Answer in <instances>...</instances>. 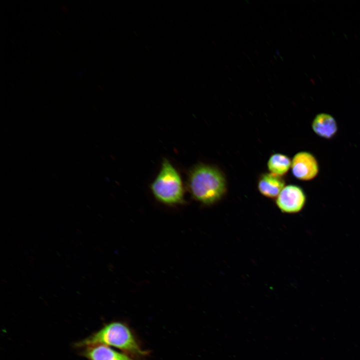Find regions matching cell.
<instances>
[{"label": "cell", "mask_w": 360, "mask_h": 360, "mask_svg": "<svg viewBox=\"0 0 360 360\" xmlns=\"http://www.w3.org/2000/svg\"><path fill=\"white\" fill-rule=\"evenodd\" d=\"M186 186L193 198L206 205L218 202L226 192L224 173L215 166L204 164L190 170Z\"/></svg>", "instance_id": "obj_1"}, {"label": "cell", "mask_w": 360, "mask_h": 360, "mask_svg": "<svg viewBox=\"0 0 360 360\" xmlns=\"http://www.w3.org/2000/svg\"><path fill=\"white\" fill-rule=\"evenodd\" d=\"M98 344L116 348L135 358L143 357L148 353L143 350L129 326L120 321L105 324L96 332L77 342L76 346L84 348Z\"/></svg>", "instance_id": "obj_2"}, {"label": "cell", "mask_w": 360, "mask_h": 360, "mask_svg": "<svg viewBox=\"0 0 360 360\" xmlns=\"http://www.w3.org/2000/svg\"><path fill=\"white\" fill-rule=\"evenodd\" d=\"M184 188L180 174L169 160L164 158L158 174L150 185L153 195L163 204H180L184 202Z\"/></svg>", "instance_id": "obj_3"}, {"label": "cell", "mask_w": 360, "mask_h": 360, "mask_svg": "<svg viewBox=\"0 0 360 360\" xmlns=\"http://www.w3.org/2000/svg\"><path fill=\"white\" fill-rule=\"evenodd\" d=\"M306 196L300 186L294 184L286 186L276 199V204L281 212L296 214L304 207Z\"/></svg>", "instance_id": "obj_4"}, {"label": "cell", "mask_w": 360, "mask_h": 360, "mask_svg": "<svg viewBox=\"0 0 360 360\" xmlns=\"http://www.w3.org/2000/svg\"><path fill=\"white\" fill-rule=\"evenodd\" d=\"M291 168L293 176L302 180H311L318 172L316 160L312 154L307 152H300L294 156Z\"/></svg>", "instance_id": "obj_5"}, {"label": "cell", "mask_w": 360, "mask_h": 360, "mask_svg": "<svg viewBox=\"0 0 360 360\" xmlns=\"http://www.w3.org/2000/svg\"><path fill=\"white\" fill-rule=\"evenodd\" d=\"M81 355L88 360H136L135 358L102 344L84 347Z\"/></svg>", "instance_id": "obj_6"}, {"label": "cell", "mask_w": 360, "mask_h": 360, "mask_svg": "<svg viewBox=\"0 0 360 360\" xmlns=\"http://www.w3.org/2000/svg\"><path fill=\"white\" fill-rule=\"evenodd\" d=\"M286 182L282 176L270 172L262 174L258 180V188L264 196L276 198L284 188Z\"/></svg>", "instance_id": "obj_7"}, {"label": "cell", "mask_w": 360, "mask_h": 360, "mask_svg": "<svg viewBox=\"0 0 360 360\" xmlns=\"http://www.w3.org/2000/svg\"><path fill=\"white\" fill-rule=\"evenodd\" d=\"M312 128L320 136L330 138L336 134L338 126L332 116L328 114L321 113L316 115L314 119Z\"/></svg>", "instance_id": "obj_8"}, {"label": "cell", "mask_w": 360, "mask_h": 360, "mask_svg": "<svg viewBox=\"0 0 360 360\" xmlns=\"http://www.w3.org/2000/svg\"><path fill=\"white\" fill-rule=\"evenodd\" d=\"M292 161L287 156L275 153L270 156L267 163L270 172L275 175L282 176L286 174L291 168Z\"/></svg>", "instance_id": "obj_9"}]
</instances>
